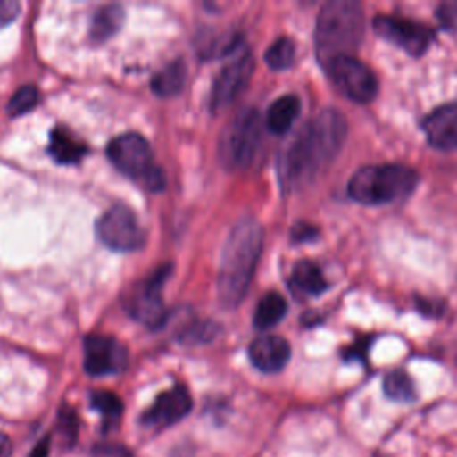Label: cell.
I'll return each mask as SVG.
<instances>
[{
    "label": "cell",
    "mask_w": 457,
    "mask_h": 457,
    "mask_svg": "<svg viewBox=\"0 0 457 457\" xmlns=\"http://www.w3.org/2000/svg\"><path fill=\"white\" fill-rule=\"evenodd\" d=\"M346 120L337 109H323L293 137L280 159V179L287 187L312 182L339 154Z\"/></svg>",
    "instance_id": "1"
},
{
    "label": "cell",
    "mask_w": 457,
    "mask_h": 457,
    "mask_svg": "<svg viewBox=\"0 0 457 457\" xmlns=\"http://www.w3.org/2000/svg\"><path fill=\"white\" fill-rule=\"evenodd\" d=\"M262 250V227L252 216H243L230 228L218 270V298L223 307H237L246 296Z\"/></svg>",
    "instance_id": "2"
},
{
    "label": "cell",
    "mask_w": 457,
    "mask_h": 457,
    "mask_svg": "<svg viewBox=\"0 0 457 457\" xmlns=\"http://www.w3.org/2000/svg\"><path fill=\"white\" fill-rule=\"evenodd\" d=\"M364 36V12L353 0H330L318 12L314 52L323 68L339 57H350Z\"/></svg>",
    "instance_id": "3"
},
{
    "label": "cell",
    "mask_w": 457,
    "mask_h": 457,
    "mask_svg": "<svg viewBox=\"0 0 457 457\" xmlns=\"http://www.w3.org/2000/svg\"><path fill=\"white\" fill-rule=\"evenodd\" d=\"M418 184V173L398 162L368 164L348 180V195L362 205H382L409 196Z\"/></svg>",
    "instance_id": "4"
},
{
    "label": "cell",
    "mask_w": 457,
    "mask_h": 457,
    "mask_svg": "<svg viewBox=\"0 0 457 457\" xmlns=\"http://www.w3.org/2000/svg\"><path fill=\"white\" fill-rule=\"evenodd\" d=\"M112 166L123 175L137 180L150 191L164 187V173L154 162L150 143L137 132H125L112 137L105 148Z\"/></svg>",
    "instance_id": "5"
},
{
    "label": "cell",
    "mask_w": 457,
    "mask_h": 457,
    "mask_svg": "<svg viewBox=\"0 0 457 457\" xmlns=\"http://www.w3.org/2000/svg\"><path fill=\"white\" fill-rule=\"evenodd\" d=\"M171 271V264L157 268L146 278L136 282L123 298L125 311L148 328H157L164 323L166 307L162 302V286Z\"/></svg>",
    "instance_id": "6"
},
{
    "label": "cell",
    "mask_w": 457,
    "mask_h": 457,
    "mask_svg": "<svg viewBox=\"0 0 457 457\" xmlns=\"http://www.w3.org/2000/svg\"><path fill=\"white\" fill-rule=\"evenodd\" d=\"M261 141V116L253 107H243L221 137V157L230 168H246Z\"/></svg>",
    "instance_id": "7"
},
{
    "label": "cell",
    "mask_w": 457,
    "mask_h": 457,
    "mask_svg": "<svg viewBox=\"0 0 457 457\" xmlns=\"http://www.w3.org/2000/svg\"><path fill=\"white\" fill-rule=\"evenodd\" d=\"M98 239L114 252H134L145 245V230L134 211L123 204L111 205L96 221Z\"/></svg>",
    "instance_id": "8"
},
{
    "label": "cell",
    "mask_w": 457,
    "mask_h": 457,
    "mask_svg": "<svg viewBox=\"0 0 457 457\" xmlns=\"http://www.w3.org/2000/svg\"><path fill=\"white\" fill-rule=\"evenodd\" d=\"M327 73L334 86L352 102L368 104L377 96L378 82L375 73L357 57H339L332 61L327 68Z\"/></svg>",
    "instance_id": "9"
},
{
    "label": "cell",
    "mask_w": 457,
    "mask_h": 457,
    "mask_svg": "<svg viewBox=\"0 0 457 457\" xmlns=\"http://www.w3.org/2000/svg\"><path fill=\"white\" fill-rule=\"evenodd\" d=\"M253 71V57L243 41L230 55L227 64L218 73L211 91V109L216 112L225 109L248 84Z\"/></svg>",
    "instance_id": "10"
},
{
    "label": "cell",
    "mask_w": 457,
    "mask_h": 457,
    "mask_svg": "<svg viewBox=\"0 0 457 457\" xmlns=\"http://www.w3.org/2000/svg\"><path fill=\"white\" fill-rule=\"evenodd\" d=\"M373 30L391 45L402 48L412 57H420L430 46L434 32L430 27L409 18H398L389 14L375 16Z\"/></svg>",
    "instance_id": "11"
},
{
    "label": "cell",
    "mask_w": 457,
    "mask_h": 457,
    "mask_svg": "<svg viewBox=\"0 0 457 457\" xmlns=\"http://www.w3.org/2000/svg\"><path fill=\"white\" fill-rule=\"evenodd\" d=\"M127 346L109 334H89L84 339V370L91 377L121 373L127 368Z\"/></svg>",
    "instance_id": "12"
},
{
    "label": "cell",
    "mask_w": 457,
    "mask_h": 457,
    "mask_svg": "<svg viewBox=\"0 0 457 457\" xmlns=\"http://www.w3.org/2000/svg\"><path fill=\"white\" fill-rule=\"evenodd\" d=\"M193 409V400L184 384H175L157 395L154 403L141 414V423L150 428H164L186 418Z\"/></svg>",
    "instance_id": "13"
},
{
    "label": "cell",
    "mask_w": 457,
    "mask_h": 457,
    "mask_svg": "<svg viewBox=\"0 0 457 457\" xmlns=\"http://www.w3.org/2000/svg\"><path fill=\"white\" fill-rule=\"evenodd\" d=\"M430 146L445 152L457 150V102L436 107L421 123Z\"/></svg>",
    "instance_id": "14"
},
{
    "label": "cell",
    "mask_w": 457,
    "mask_h": 457,
    "mask_svg": "<svg viewBox=\"0 0 457 457\" xmlns=\"http://www.w3.org/2000/svg\"><path fill=\"white\" fill-rule=\"evenodd\" d=\"M248 357L259 371L277 373L289 362L291 346L280 336H261L250 343Z\"/></svg>",
    "instance_id": "15"
},
{
    "label": "cell",
    "mask_w": 457,
    "mask_h": 457,
    "mask_svg": "<svg viewBox=\"0 0 457 457\" xmlns=\"http://www.w3.org/2000/svg\"><path fill=\"white\" fill-rule=\"evenodd\" d=\"M300 114V100L296 95L278 96L266 111V127L273 134H286Z\"/></svg>",
    "instance_id": "16"
},
{
    "label": "cell",
    "mask_w": 457,
    "mask_h": 457,
    "mask_svg": "<svg viewBox=\"0 0 457 457\" xmlns=\"http://www.w3.org/2000/svg\"><path fill=\"white\" fill-rule=\"evenodd\" d=\"M125 12L120 5H102L98 11H95L89 25V36L93 41L102 43L105 39H111L116 36L123 25Z\"/></svg>",
    "instance_id": "17"
},
{
    "label": "cell",
    "mask_w": 457,
    "mask_h": 457,
    "mask_svg": "<svg viewBox=\"0 0 457 457\" xmlns=\"http://www.w3.org/2000/svg\"><path fill=\"white\" fill-rule=\"evenodd\" d=\"M291 284L293 287L305 295V296H316L321 295L323 291H327L328 284L320 270V266L312 261H298L293 266V273H291Z\"/></svg>",
    "instance_id": "18"
},
{
    "label": "cell",
    "mask_w": 457,
    "mask_h": 457,
    "mask_svg": "<svg viewBox=\"0 0 457 457\" xmlns=\"http://www.w3.org/2000/svg\"><path fill=\"white\" fill-rule=\"evenodd\" d=\"M87 152V146L75 139L66 129L57 127L50 134V145H48V154L61 164H71L77 162L84 157Z\"/></svg>",
    "instance_id": "19"
},
{
    "label": "cell",
    "mask_w": 457,
    "mask_h": 457,
    "mask_svg": "<svg viewBox=\"0 0 457 457\" xmlns=\"http://www.w3.org/2000/svg\"><path fill=\"white\" fill-rule=\"evenodd\" d=\"M287 312V302L286 298L277 293V291H270L266 293L253 312V327L259 330H266L275 327Z\"/></svg>",
    "instance_id": "20"
},
{
    "label": "cell",
    "mask_w": 457,
    "mask_h": 457,
    "mask_svg": "<svg viewBox=\"0 0 457 457\" xmlns=\"http://www.w3.org/2000/svg\"><path fill=\"white\" fill-rule=\"evenodd\" d=\"M186 80V64L182 59H175L157 71L150 82L152 91L157 96H175Z\"/></svg>",
    "instance_id": "21"
},
{
    "label": "cell",
    "mask_w": 457,
    "mask_h": 457,
    "mask_svg": "<svg viewBox=\"0 0 457 457\" xmlns=\"http://www.w3.org/2000/svg\"><path fill=\"white\" fill-rule=\"evenodd\" d=\"M89 403H91V409L100 412V416L104 420V427L107 430L112 425H116L123 414V402L112 391H104V389L93 391L89 396Z\"/></svg>",
    "instance_id": "22"
},
{
    "label": "cell",
    "mask_w": 457,
    "mask_h": 457,
    "mask_svg": "<svg viewBox=\"0 0 457 457\" xmlns=\"http://www.w3.org/2000/svg\"><path fill=\"white\" fill-rule=\"evenodd\" d=\"M384 395L393 402H414L416 389L412 378L403 370L389 371L382 380Z\"/></svg>",
    "instance_id": "23"
},
{
    "label": "cell",
    "mask_w": 457,
    "mask_h": 457,
    "mask_svg": "<svg viewBox=\"0 0 457 457\" xmlns=\"http://www.w3.org/2000/svg\"><path fill=\"white\" fill-rule=\"evenodd\" d=\"M264 61L271 70H287L295 62V43L289 37L275 39L264 52Z\"/></svg>",
    "instance_id": "24"
},
{
    "label": "cell",
    "mask_w": 457,
    "mask_h": 457,
    "mask_svg": "<svg viewBox=\"0 0 457 457\" xmlns=\"http://www.w3.org/2000/svg\"><path fill=\"white\" fill-rule=\"evenodd\" d=\"M37 100H39V91L36 86H21L9 100L7 104V112L9 116H21L25 112H29L30 109H34L37 105Z\"/></svg>",
    "instance_id": "25"
},
{
    "label": "cell",
    "mask_w": 457,
    "mask_h": 457,
    "mask_svg": "<svg viewBox=\"0 0 457 457\" xmlns=\"http://www.w3.org/2000/svg\"><path fill=\"white\" fill-rule=\"evenodd\" d=\"M79 416L77 412L70 407V405H62L59 411V418H57V430L64 441L66 446H73L77 437H79Z\"/></svg>",
    "instance_id": "26"
},
{
    "label": "cell",
    "mask_w": 457,
    "mask_h": 457,
    "mask_svg": "<svg viewBox=\"0 0 457 457\" xmlns=\"http://www.w3.org/2000/svg\"><path fill=\"white\" fill-rule=\"evenodd\" d=\"M218 334V327L211 321H195L180 330L179 339L186 343H207Z\"/></svg>",
    "instance_id": "27"
},
{
    "label": "cell",
    "mask_w": 457,
    "mask_h": 457,
    "mask_svg": "<svg viewBox=\"0 0 457 457\" xmlns=\"http://www.w3.org/2000/svg\"><path fill=\"white\" fill-rule=\"evenodd\" d=\"M318 237V228L311 223L300 221L291 228V239L295 243H305V241H312Z\"/></svg>",
    "instance_id": "28"
},
{
    "label": "cell",
    "mask_w": 457,
    "mask_h": 457,
    "mask_svg": "<svg viewBox=\"0 0 457 457\" xmlns=\"http://www.w3.org/2000/svg\"><path fill=\"white\" fill-rule=\"evenodd\" d=\"M439 21L448 29H457V2H446L437 7Z\"/></svg>",
    "instance_id": "29"
},
{
    "label": "cell",
    "mask_w": 457,
    "mask_h": 457,
    "mask_svg": "<svg viewBox=\"0 0 457 457\" xmlns=\"http://www.w3.org/2000/svg\"><path fill=\"white\" fill-rule=\"evenodd\" d=\"M20 14V4L16 0H0V29L12 23Z\"/></svg>",
    "instance_id": "30"
},
{
    "label": "cell",
    "mask_w": 457,
    "mask_h": 457,
    "mask_svg": "<svg viewBox=\"0 0 457 457\" xmlns=\"http://www.w3.org/2000/svg\"><path fill=\"white\" fill-rule=\"evenodd\" d=\"M50 455V436L39 439L27 457H48Z\"/></svg>",
    "instance_id": "31"
},
{
    "label": "cell",
    "mask_w": 457,
    "mask_h": 457,
    "mask_svg": "<svg viewBox=\"0 0 457 457\" xmlns=\"http://www.w3.org/2000/svg\"><path fill=\"white\" fill-rule=\"evenodd\" d=\"M12 455V443L5 432L0 430V457H11Z\"/></svg>",
    "instance_id": "32"
}]
</instances>
